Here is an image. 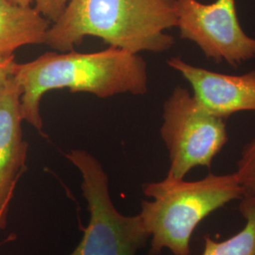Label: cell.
<instances>
[{
    "label": "cell",
    "mask_w": 255,
    "mask_h": 255,
    "mask_svg": "<svg viewBox=\"0 0 255 255\" xmlns=\"http://www.w3.org/2000/svg\"><path fill=\"white\" fill-rule=\"evenodd\" d=\"M13 78L22 90L23 120L38 131L44 126L40 105L47 92L67 89L105 99L121 94L141 96L148 89L146 61L113 46L93 53L46 52L16 64Z\"/></svg>",
    "instance_id": "cell-1"
},
{
    "label": "cell",
    "mask_w": 255,
    "mask_h": 255,
    "mask_svg": "<svg viewBox=\"0 0 255 255\" xmlns=\"http://www.w3.org/2000/svg\"><path fill=\"white\" fill-rule=\"evenodd\" d=\"M177 25L176 0H70L46 33V45L67 52L85 37L139 54L173 46L165 31Z\"/></svg>",
    "instance_id": "cell-2"
},
{
    "label": "cell",
    "mask_w": 255,
    "mask_h": 255,
    "mask_svg": "<svg viewBox=\"0 0 255 255\" xmlns=\"http://www.w3.org/2000/svg\"><path fill=\"white\" fill-rule=\"evenodd\" d=\"M143 192L152 199L142 201L139 214L150 237L147 255H160L165 249L173 255H191L192 235L201 221L245 195L236 172L209 173L194 182L166 176L144 184Z\"/></svg>",
    "instance_id": "cell-3"
},
{
    "label": "cell",
    "mask_w": 255,
    "mask_h": 255,
    "mask_svg": "<svg viewBox=\"0 0 255 255\" xmlns=\"http://www.w3.org/2000/svg\"><path fill=\"white\" fill-rule=\"evenodd\" d=\"M65 157L82 174V195L90 212L88 227L70 255H136L150 238L140 215L124 216L116 209L108 176L96 157L82 149Z\"/></svg>",
    "instance_id": "cell-4"
},
{
    "label": "cell",
    "mask_w": 255,
    "mask_h": 255,
    "mask_svg": "<svg viewBox=\"0 0 255 255\" xmlns=\"http://www.w3.org/2000/svg\"><path fill=\"white\" fill-rule=\"evenodd\" d=\"M160 133L170 161L166 176L174 179L198 166L210 168L229 139L226 119L212 115L182 86L164 101Z\"/></svg>",
    "instance_id": "cell-5"
},
{
    "label": "cell",
    "mask_w": 255,
    "mask_h": 255,
    "mask_svg": "<svg viewBox=\"0 0 255 255\" xmlns=\"http://www.w3.org/2000/svg\"><path fill=\"white\" fill-rule=\"evenodd\" d=\"M180 37L200 47L207 59L239 65L255 58V38L244 31L236 0H176Z\"/></svg>",
    "instance_id": "cell-6"
},
{
    "label": "cell",
    "mask_w": 255,
    "mask_h": 255,
    "mask_svg": "<svg viewBox=\"0 0 255 255\" xmlns=\"http://www.w3.org/2000/svg\"><path fill=\"white\" fill-rule=\"evenodd\" d=\"M167 64L191 85L194 97L212 115L227 119L239 112H255V69L228 75L195 66L180 57Z\"/></svg>",
    "instance_id": "cell-7"
},
{
    "label": "cell",
    "mask_w": 255,
    "mask_h": 255,
    "mask_svg": "<svg viewBox=\"0 0 255 255\" xmlns=\"http://www.w3.org/2000/svg\"><path fill=\"white\" fill-rule=\"evenodd\" d=\"M21 95L22 90L13 76L0 88V230L7 227L13 192L27 169V143L22 129Z\"/></svg>",
    "instance_id": "cell-8"
},
{
    "label": "cell",
    "mask_w": 255,
    "mask_h": 255,
    "mask_svg": "<svg viewBox=\"0 0 255 255\" xmlns=\"http://www.w3.org/2000/svg\"><path fill=\"white\" fill-rule=\"evenodd\" d=\"M50 25L31 5L0 0V58L13 55L21 46L45 44Z\"/></svg>",
    "instance_id": "cell-9"
},
{
    "label": "cell",
    "mask_w": 255,
    "mask_h": 255,
    "mask_svg": "<svg viewBox=\"0 0 255 255\" xmlns=\"http://www.w3.org/2000/svg\"><path fill=\"white\" fill-rule=\"evenodd\" d=\"M239 212L246 221L243 229L220 242L205 237L201 255H255V197L244 196Z\"/></svg>",
    "instance_id": "cell-10"
},
{
    "label": "cell",
    "mask_w": 255,
    "mask_h": 255,
    "mask_svg": "<svg viewBox=\"0 0 255 255\" xmlns=\"http://www.w3.org/2000/svg\"><path fill=\"white\" fill-rule=\"evenodd\" d=\"M245 195L255 197V139L244 146L236 171Z\"/></svg>",
    "instance_id": "cell-11"
},
{
    "label": "cell",
    "mask_w": 255,
    "mask_h": 255,
    "mask_svg": "<svg viewBox=\"0 0 255 255\" xmlns=\"http://www.w3.org/2000/svg\"><path fill=\"white\" fill-rule=\"evenodd\" d=\"M70 0H34V8L49 22L53 23L62 15Z\"/></svg>",
    "instance_id": "cell-12"
},
{
    "label": "cell",
    "mask_w": 255,
    "mask_h": 255,
    "mask_svg": "<svg viewBox=\"0 0 255 255\" xmlns=\"http://www.w3.org/2000/svg\"><path fill=\"white\" fill-rule=\"evenodd\" d=\"M17 63L15 62L14 55L0 58V88L3 84L13 76Z\"/></svg>",
    "instance_id": "cell-13"
},
{
    "label": "cell",
    "mask_w": 255,
    "mask_h": 255,
    "mask_svg": "<svg viewBox=\"0 0 255 255\" xmlns=\"http://www.w3.org/2000/svg\"><path fill=\"white\" fill-rule=\"evenodd\" d=\"M9 1L19 5H23V6H30L34 2V0H9Z\"/></svg>",
    "instance_id": "cell-14"
}]
</instances>
